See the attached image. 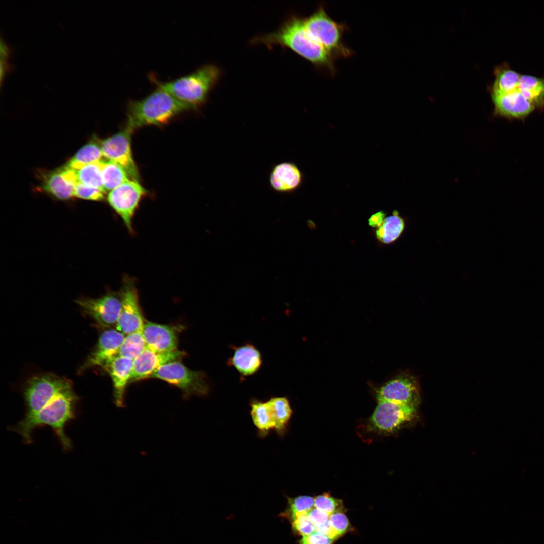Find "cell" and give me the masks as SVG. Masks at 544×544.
I'll return each mask as SVG.
<instances>
[{
    "label": "cell",
    "mask_w": 544,
    "mask_h": 544,
    "mask_svg": "<svg viewBox=\"0 0 544 544\" xmlns=\"http://www.w3.org/2000/svg\"><path fill=\"white\" fill-rule=\"evenodd\" d=\"M133 361L118 356L103 367L111 378L113 401L118 407H124L125 391L130 382Z\"/></svg>",
    "instance_id": "obj_19"
},
{
    "label": "cell",
    "mask_w": 544,
    "mask_h": 544,
    "mask_svg": "<svg viewBox=\"0 0 544 544\" xmlns=\"http://www.w3.org/2000/svg\"><path fill=\"white\" fill-rule=\"evenodd\" d=\"M416 406L378 402V405L369 420L370 428L379 432L395 431L415 416Z\"/></svg>",
    "instance_id": "obj_11"
},
{
    "label": "cell",
    "mask_w": 544,
    "mask_h": 544,
    "mask_svg": "<svg viewBox=\"0 0 544 544\" xmlns=\"http://www.w3.org/2000/svg\"><path fill=\"white\" fill-rule=\"evenodd\" d=\"M328 521L332 528L340 536L346 532L350 527L347 517L342 512L330 514Z\"/></svg>",
    "instance_id": "obj_35"
},
{
    "label": "cell",
    "mask_w": 544,
    "mask_h": 544,
    "mask_svg": "<svg viewBox=\"0 0 544 544\" xmlns=\"http://www.w3.org/2000/svg\"><path fill=\"white\" fill-rule=\"evenodd\" d=\"M73 389L67 379L53 374H40L30 378L24 390L25 416L33 415L57 396Z\"/></svg>",
    "instance_id": "obj_6"
},
{
    "label": "cell",
    "mask_w": 544,
    "mask_h": 544,
    "mask_svg": "<svg viewBox=\"0 0 544 544\" xmlns=\"http://www.w3.org/2000/svg\"><path fill=\"white\" fill-rule=\"evenodd\" d=\"M275 424V431L280 436L286 432L293 410L288 399L285 396H276L267 400Z\"/></svg>",
    "instance_id": "obj_25"
},
{
    "label": "cell",
    "mask_w": 544,
    "mask_h": 544,
    "mask_svg": "<svg viewBox=\"0 0 544 544\" xmlns=\"http://www.w3.org/2000/svg\"><path fill=\"white\" fill-rule=\"evenodd\" d=\"M142 330L126 335L120 347L118 356L133 360L146 348Z\"/></svg>",
    "instance_id": "obj_30"
},
{
    "label": "cell",
    "mask_w": 544,
    "mask_h": 544,
    "mask_svg": "<svg viewBox=\"0 0 544 544\" xmlns=\"http://www.w3.org/2000/svg\"><path fill=\"white\" fill-rule=\"evenodd\" d=\"M232 349L233 354L227 364L234 368L242 377L253 375L260 369L263 363L262 355L254 345L246 343L232 346Z\"/></svg>",
    "instance_id": "obj_20"
},
{
    "label": "cell",
    "mask_w": 544,
    "mask_h": 544,
    "mask_svg": "<svg viewBox=\"0 0 544 544\" xmlns=\"http://www.w3.org/2000/svg\"><path fill=\"white\" fill-rule=\"evenodd\" d=\"M386 218V214L383 211H379L373 214L368 219L369 226L373 228L380 227Z\"/></svg>",
    "instance_id": "obj_38"
},
{
    "label": "cell",
    "mask_w": 544,
    "mask_h": 544,
    "mask_svg": "<svg viewBox=\"0 0 544 544\" xmlns=\"http://www.w3.org/2000/svg\"><path fill=\"white\" fill-rule=\"evenodd\" d=\"M250 414L259 435L265 437L275 430V424L267 401L263 402L253 399L250 403Z\"/></svg>",
    "instance_id": "obj_24"
},
{
    "label": "cell",
    "mask_w": 544,
    "mask_h": 544,
    "mask_svg": "<svg viewBox=\"0 0 544 544\" xmlns=\"http://www.w3.org/2000/svg\"><path fill=\"white\" fill-rule=\"evenodd\" d=\"M100 161L87 164L77 169H71L65 166L69 169L75 184L82 183L105 192L101 176Z\"/></svg>",
    "instance_id": "obj_27"
},
{
    "label": "cell",
    "mask_w": 544,
    "mask_h": 544,
    "mask_svg": "<svg viewBox=\"0 0 544 544\" xmlns=\"http://www.w3.org/2000/svg\"><path fill=\"white\" fill-rule=\"evenodd\" d=\"M125 336L117 329H108L100 335L96 346L80 367L79 372L95 366L104 367L118 356L121 344Z\"/></svg>",
    "instance_id": "obj_13"
},
{
    "label": "cell",
    "mask_w": 544,
    "mask_h": 544,
    "mask_svg": "<svg viewBox=\"0 0 544 544\" xmlns=\"http://www.w3.org/2000/svg\"><path fill=\"white\" fill-rule=\"evenodd\" d=\"M132 133L125 128L102 141L101 148L104 157L119 165L131 180L139 181L140 175L131 151Z\"/></svg>",
    "instance_id": "obj_8"
},
{
    "label": "cell",
    "mask_w": 544,
    "mask_h": 544,
    "mask_svg": "<svg viewBox=\"0 0 544 544\" xmlns=\"http://www.w3.org/2000/svg\"><path fill=\"white\" fill-rule=\"evenodd\" d=\"M120 294L122 308L115 326L116 329L126 335L143 329L146 321L139 304L137 289L131 279L125 278Z\"/></svg>",
    "instance_id": "obj_10"
},
{
    "label": "cell",
    "mask_w": 544,
    "mask_h": 544,
    "mask_svg": "<svg viewBox=\"0 0 544 544\" xmlns=\"http://www.w3.org/2000/svg\"><path fill=\"white\" fill-rule=\"evenodd\" d=\"M315 508L329 514L341 512L343 508L341 500L336 499L327 493L316 496L314 498Z\"/></svg>",
    "instance_id": "obj_32"
},
{
    "label": "cell",
    "mask_w": 544,
    "mask_h": 544,
    "mask_svg": "<svg viewBox=\"0 0 544 544\" xmlns=\"http://www.w3.org/2000/svg\"><path fill=\"white\" fill-rule=\"evenodd\" d=\"M77 396L73 389L55 397L36 414L25 416L11 430L18 433L26 444L32 443V434L37 428L44 425L52 428L66 451L72 447L65 433L66 425L75 417Z\"/></svg>",
    "instance_id": "obj_2"
},
{
    "label": "cell",
    "mask_w": 544,
    "mask_h": 544,
    "mask_svg": "<svg viewBox=\"0 0 544 544\" xmlns=\"http://www.w3.org/2000/svg\"><path fill=\"white\" fill-rule=\"evenodd\" d=\"M75 185L65 177L61 168L45 175L42 187L57 198L67 200L74 196Z\"/></svg>",
    "instance_id": "obj_22"
},
{
    "label": "cell",
    "mask_w": 544,
    "mask_h": 544,
    "mask_svg": "<svg viewBox=\"0 0 544 544\" xmlns=\"http://www.w3.org/2000/svg\"><path fill=\"white\" fill-rule=\"evenodd\" d=\"M146 194V190L139 181L130 179L108 194L109 204L121 217L130 232H133L132 221L135 212Z\"/></svg>",
    "instance_id": "obj_9"
},
{
    "label": "cell",
    "mask_w": 544,
    "mask_h": 544,
    "mask_svg": "<svg viewBox=\"0 0 544 544\" xmlns=\"http://www.w3.org/2000/svg\"><path fill=\"white\" fill-rule=\"evenodd\" d=\"M292 520L293 527L299 534L304 536L315 532V526L309 519L308 513L300 514Z\"/></svg>",
    "instance_id": "obj_34"
},
{
    "label": "cell",
    "mask_w": 544,
    "mask_h": 544,
    "mask_svg": "<svg viewBox=\"0 0 544 544\" xmlns=\"http://www.w3.org/2000/svg\"><path fill=\"white\" fill-rule=\"evenodd\" d=\"M417 398L418 391L414 381L404 377L388 382L380 388L377 395L378 402L387 401L415 406Z\"/></svg>",
    "instance_id": "obj_18"
},
{
    "label": "cell",
    "mask_w": 544,
    "mask_h": 544,
    "mask_svg": "<svg viewBox=\"0 0 544 544\" xmlns=\"http://www.w3.org/2000/svg\"><path fill=\"white\" fill-rule=\"evenodd\" d=\"M101 142L92 140L80 149L69 160L66 166L71 169L81 167L102 160Z\"/></svg>",
    "instance_id": "obj_29"
},
{
    "label": "cell",
    "mask_w": 544,
    "mask_h": 544,
    "mask_svg": "<svg viewBox=\"0 0 544 544\" xmlns=\"http://www.w3.org/2000/svg\"><path fill=\"white\" fill-rule=\"evenodd\" d=\"M493 74L494 81L488 87L490 95L508 93L517 89L521 75L511 69L508 63L496 66Z\"/></svg>",
    "instance_id": "obj_21"
},
{
    "label": "cell",
    "mask_w": 544,
    "mask_h": 544,
    "mask_svg": "<svg viewBox=\"0 0 544 544\" xmlns=\"http://www.w3.org/2000/svg\"><path fill=\"white\" fill-rule=\"evenodd\" d=\"M405 227L404 219L397 211L386 217L382 225L375 231L378 240L384 244L395 242L402 234Z\"/></svg>",
    "instance_id": "obj_26"
},
{
    "label": "cell",
    "mask_w": 544,
    "mask_h": 544,
    "mask_svg": "<svg viewBox=\"0 0 544 544\" xmlns=\"http://www.w3.org/2000/svg\"><path fill=\"white\" fill-rule=\"evenodd\" d=\"M305 29L311 37L335 59L351 57L353 52L343 41L346 25L336 22L322 5L309 17L304 18Z\"/></svg>",
    "instance_id": "obj_5"
},
{
    "label": "cell",
    "mask_w": 544,
    "mask_h": 544,
    "mask_svg": "<svg viewBox=\"0 0 544 544\" xmlns=\"http://www.w3.org/2000/svg\"><path fill=\"white\" fill-rule=\"evenodd\" d=\"M103 191L80 183L75 185L74 196L76 197L95 201H101L104 199Z\"/></svg>",
    "instance_id": "obj_33"
},
{
    "label": "cell",
    "mask_w": 544,
    "mask_h": 544,
    "mask_svg": "<svg viewBox=\"0 0 544 544\" xmlns=\"http://www.w3.org/2000/svg\"><path fill=\"white\" fill-rule=\"evenodd\" d=\"M179 388L185 398L191 396H205L210 386L204 372L191 370L180 361L167 363L160 367L151 376Z\"/></svg>",
    "instance_id": "obj_7"
},
{
    "label": "cell",
    "mask_w": 544,
    "mask_h": 544,
    "mask_svg": "<svg viewBox=\"0 0 544 544\" xmlns=\"http://www.w3.org/2000/svg\"><path fill=\"white\" fill-rule=\"evenodd\" d=\"M255 41L269 46H285L315 66L332 74L335 72V59L309 34L304 18L293 16L277 31L259 37Z\"/></svg>",
    "instance_id": "obj_1"
},
{
    "label": "cell",
    "mask_w": 544,
    "mask_h": 544,
    "mask_svg": "<svg viewBox=\"0 0 544 544\" xmlns=\"http://www.w3.org/2000/svg\"><path fill=\"white\" fill-rule=\"evenodd\" d=\"M177 350L169 352H157L147 348L133 361L129 383L149 378L160 367L167 363L180 361L185 356Z\"/></svg>",
    "instance_id": "obj_14"
},
{
    "label": "cell",
    "mask_w": 544,
    "mask_h": 544,
    "mask_svg": "<svg viewBox=\"0 0 544 544\" xmlns=\"http://www.w3.org/2000/svg\"><path fill=\"white\" fill-rule=\"evenodd\" d=\"M220 74L217 67L207 65L188 75L169 82H159L157 85L159 88L196 109L205 102Z\"/></svg>",
    "instance_id": "obj_4"
},
{
    "label": "cell",
    "mask_w": 544,
    "mask_h": 544,
    "mask_svg": "<svg viewBox=\"0 0 544 544\" xmlns=\"http://www.w3.org/2000/svg\"><path fill=\"white\" fill-rule=\"evenodd\" d=\"M146 348L157 352L177 349L178 333L174 326L146 321L142 330Z\"/></svg>",
    "instance_id": "obj_17"
},
{
    "label": "cell",
    "mask_w": 544,
    "mask_h": 544,
    "mask_svg": "<svg viewBox=\"0 0 544 544\" xmlns=\"http://www.w3.org/2000/svg\"><path fill=\"white\" fill-rule=\"evenodd\" d=\"M190 109L195 108L158 88L145 98L129 102L125 128L133 132L146 125H163L178 114Z\"/></svg>",
    "instance_id": "obj_3"
},
{
    "label": "cell",
    "mask_w": 544,
    "mask_h": 544,
    "mask_svg": "<svg viewBox=\"0 0 544 544\" xmlns=\"http://www.w3.org/2000/svg\"><path fill=\"white\" fill-rule=\"evenodd\" d=\"M289 508L291 519L297 516L307 513L314 507V498L309 496H300L288 499Z\"/></svg>",
    "instance_id": "obj_31"
},
{
    "label": "cell",
    "mask_w": 544,
    "mask_h": 544,
    "mask_svg": "<svg viewBox=\"0 0 544 544\" xmlns=\"http://www.w3.org/2000/svg\"><path fill=\"white\" fill-rule=\"evenodd\" d=\"M101 176L105 192H110L130 179L117 164L107 159L100 161Z\"/></svg>",
    "instance_id": "obj_28"
},
{
    "label": "cell",
    "mask_w": 544,
    "mask_h": 544,
    "mask_svg": "<svg viewBox=\"0 0 544 544\" xmlns=\"http://www.w3.org/2000/svg\"><path fill=\"white\" fill-rule=\"evenodd\" d=\"M330 515V514L316 508L312 509L308 512V517L315 527L328 522Z\"/></svg>",
    "instance_id": "obj_37"
},
{
    "label": "cell",
    "mask_w": 544,
    "mask_h": 544,
    "mask_svg": "<svg viewBox=\"0 0 544 544\" xmlns=\"http://www.w3.org/2000/svg\"><path fill=\"white\" fill-rule=\"evenodd\" d=\"M518 90L532 104L535 109H544V77L521 75Z\"/></svg>",
    "instance_id": "obj_23"
},
{
    "label": "cell",
    "mask_w": 544,
    "mask_h": 544,
    "mask_svg": "<svg viewBox=\"0 0 544 544\" xmlns=\"http://www.w3.org/2000/svg\"><path fill=\"white\" fill-rule=\"evenodd\" d=\"M303 174L294 162L284 161L273 165L269 183L271 189L280 193H290L298 189L303 181Z\"/></svg>",
    "instance_id": "obj_16"
},
{
    "label": "cell",
    "mask_w": 544,
    "mask_h": 544,
    "mask_svg": "<svg viewBox=\"0 0 544 544\" xmlns=\"http://www.w3.org/2000/svg\"><path fill=\"white\" fill-rule=\"evenodd\" d=\"M76 302L87 314L103 326L116 325L122 308L120 293H108L96 299L81 298Z\"/></svg>",
    "instance_id": "obj_12"
},
{
    "label": "cell",
    "mask_w": 544,
    "mask_h": 544,
    "mask_svg": "<svg viewBox=\"0 0 544 544\" xmlns=\"http://www.w3.org/2000/svg\"><path fill=\"white\" fill-rule=\"evenodd\" d=\"M490 96L494 105L493 114L495 116L523 119L535 109L518 88L508 93Z\"/></svg>",
    "instance_id": "obj_15"
},
{
    "label": "cell",
    "mask_w": 544,
    "mask_h": 544,
    "mask_svg": "<svg viewBox=\"0 0 544 544\" xmlns=\"http://www.w3.org/2000/svg\"><path fill=\"white\" fill-rule=\"evenodd\" d=\"M334 540V539L327 535L315 531L303 536L300 540V544H332Z\"/></svg>",
    "instance_id": "obj_36"
}]
</instances>
